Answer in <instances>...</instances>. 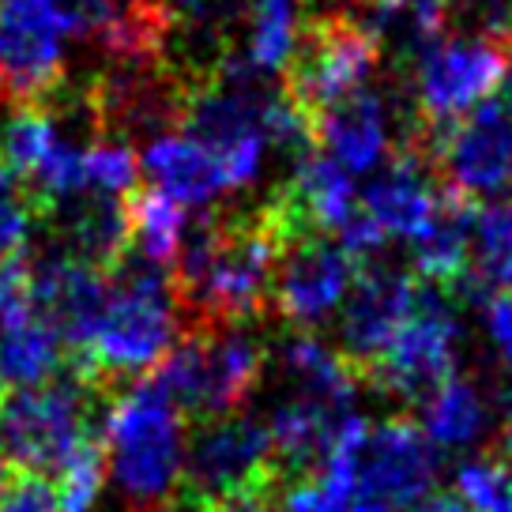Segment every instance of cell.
<instances>
[{
    "label": "cell",
    "mask_w": 512,
    "mask_h": 512,
    "mask_svg": "<svg viewBox=\"0 0 512 512\" xmlns=\"http://www.w3.org/2000/svg\"><path fill=\"white\" fill-rule=\"evenodd\" d=\"M287 241L290 230L275 204L245 219H219L204 211L189 223L170 272L181 336L241 328L253 320L272 298L275 268Z\"/></svg>",
    "instance_id": "cell-1"
},
{
    "label": "cell",
    "mask_w": 512,
    "mask_h": 512,
    "mask_svg": "<svg viewBox=\"0 0 512 512\" xmlns=\"http://www.w3.org/2000/svg\"><path fill=\"white\" fill-rule=\"evenodd\" d=\"M181 332L174 287L170 275L125 256L110 272L106 287V309L95 328L91 347L76 358H68V369H76L98 396L125 392L121 384L132 381L144 369H159V362L174 351V339Z\"/></svg>",
    "instance_id": "cell-2"
},
{
    "label": "cell",
    "mask_w": 512,
    "mask_h": 512,
    "mask_svg": "<svg viewBox=\"0 0 512 512\" xmlns=\"http://www.w3.org/2000/svg\"><path fill=\"white\" fill-rule=\"evenodd\" d=\"M102 448L128 512H166L181 479V411L155 377L125 388L102 418Z\"/></svg>",
    "instance_id": "cell-3"
},
{
    "label": "cell",
    "mask_w": 512,
    "mask_h": 512,
    "mask_svg": "<svg viewBox=\"0 0 512 512\" xmlns=\"http://www.w3.org/2000/svg\"><path fill=\"white\" fill-rule=\"evenodd\" d=\"M95 400L76 369H64L38 388H19L0 403V456L12 471L61 475L87 441H95Z\"/></svg>",
    "instance_id": "cell-4"
},
{
    "label": "cell",
    "mask_w": 512,
    "mask_h": 512,
    "mask_svg": "<svg viewBox=\"0 0 512 512\" xmlns=\"http://www.w3.org/2000/svg\"><path fill=\"white\" fill-rule=\"evenodd\" d=\"M151 377L181 411V418L211 422L238 415L245 396L264 377V351L241 328L181 336V347L166 354Z\"/></svg>",
    "instance_id": "cell-5"
},
{
    "label": "cell",
    "mask_w": 512,
    "mask_h": 512,
    "mask_svg": "<svg viewBox=\"0 0 512 512\" xmlns=\"http://www.w3.org/2000/svg\"><path fill=\"white\" fill-rule=\"evenodd\" d=\"M256 80L260 76L245 72L241 64H230L226 83L189 87L185 95L181 132H189L192 140H200L211 151L226 181V192L253 185L264 170V151H268L264 106L272 91Z\"/></svg>",
    "instance_id": "cell-6"
},
{
    "label": "cell",
    "mask_w": 512,
    "mask_h": 512,
    "mask_svg": "<svg viewBox=\"0 0 512 512\" xmlns=\"http://www.w3.org/2000/svg\"><path fill=\"white\" fill-rule=\"evenodd\" d=\"M509 64L512 38L497 34L437 38L422 49L415 57V95L426 132L433 136L490 102V95L509 80Z\"/></svg>",
    "instance_id": "cell-7"
},
{
    "label": "cell",
    "mask_w": 512,
    "mask_h": 512,
    "mask_svg": "<svg viewBox=\"0 0 512 512\" xmlns=\"http://www.w3.org/2000/svg\"><path fill=\"white\" fill-rule=\"evenodd\" d=\"M377 61L381 46L362 19L343 12L320 16L313 27H305L302 42L294 49V61L287 68V95L305 117H313L324 106L369 87Z\"/></svg>",
    "instance_id": "cell-8"
},
{
    "label": "cell",
    "mask_w": 512,
    "mask_h": 512,
    "mask_svg": "<svg viewBox=\"0 0 512 512\" xmlns=\"http://www.w3.org/2000/svg\"><path fill=\"white\" fill-rule=\"evenodd\" d=\"M460 336H464V328H460L456 309L433 290L418 294L415 313L407 317L400 336L388 343V351L366 369L362 381L373 384L377 392L422 407L448 377H456Z\"/></svg>",
    "instance_id": "cell-9"
},
{
    "label": "cell",
    "mask_w": 512,
    "mask_h": 512,
    "mask_svg": "<svg viewBox=\"0 0 512 512\" xmlns=\"http://www.w3.org/2000/svg\"><path fill=\"white\" fill-rule=\"evenodd\" d=\"M68 42L61 0H0V102L38 106L61 83Z\"/></svg>",
    "instance_id": "cell-10"
},
{
    "label": "cell",
    "mask_w": 512,
    "mask_h": 512,
    "mask_svg": "<svg viewBox=\"0 0 512 512\" xmlns=\"http://www.w3.org/2000/svg\"><path fill=\"white\" fill-rule=\"evenodd\" d=\"M437 448L411 418H388L366 433L354 471L351 512H407L430 494Z\"/></svg>",
    "instance_id": "cell-11"
},
{
    "label": "cell",
    "mask_w": 512,
    "mask_h": 512,
    "mask_svg": "<svg viewBox=\"0 0 512 512\" xmlns=\"http://www.w3.org/2000/svg\"><path fill=\"white\" fill-rule=\"evenodd\" d=\"M430 159L441 166L452 200H486L512 185V113L505 102H482L479 110L430 136Z\"/></svg>",
    "instance_id": "cell-12"
},
{
    "label": "cell",
    "mask_w": 512,
    "mask_h": 512,
    "mask_svg": "<svg viewBox=\"0 0 512 512\" xmlns=\"http://www.w3.org/2000/svg\"><path fill=\"white\" fill-rule=\"evenodd\" d=\"M415 272H403L392 264H362L354 275V287L343 302V320H339V339H343V362L351 373L366 377V369L388 351V343L400 336L407 317L415 313L418 302Z\"/></svg>",
    "instance_id": "cell-13"
},
{
    "label": "cell",
    "mask_w": 512,
    "mask_h": 512,
    "mask_svg": "<svg viewBox=\"0 0 512 512\" xmlns=\"http://www.w3.org/2000/svg\"><path fill=\"white\" fill-rule=\"evenodd\" d=\"M106 287H110V275L87 268L61 249L27 260L31 309L53 328V336L72 351V358L87 351L95 339V328L106 309Z\"/></svg>",
    "instance_id": "cell-14"
},
{
    "label": "cell",
    "mask_w": 512,
    "mask_h": 512,
    "mask_svg": "<svg viewBox=\"0 0 512 512\" xmlns=\"http://www.w3.org/2000/svg\"><path fill=\"white\" fill-rule=\"evenodd\" d=\"M354 275V256L339 241L320 234L290 238L275 268L272 302L290 324H320L347 302Z\"/></svg>",
    "instance_id": "cell-15"
},
{
    "label": "cell",
    "mask_w": 512,
    "mask_h": 512,
    "mask_svg": "<svg viewBox=\"0 0 512 512\" xmlns=\"http://www.w3.org/2000/svg\"><path fill=\"white\" fill-rule=\"evenodd\" d=\"M309 140L317 144L320 155H328L351 177L369 174L381 166L392 147L388 102L373 87L339 98L309 117Z\"/></svg>",
    "instance_id": "cell-16"
},
{
    "label": "cell",
    "mask_w": 512,
    "mask_h": 512,
    "mask_svg": "<svg viewBox=\"0 0 512 512\" xmlns=\"http://www.w3.org/2000/svg\"><path fill=\"white\" fill-rule=\"evenodd\" d=\"M279 219L287 223L290 238H305V234H328V230H343L358 211V192H354V177L336 166L328 155H320L317 147H309L298 155L294 177H290L283 200L275 204Z\"/></svg>",
    "instance_id": "cell-17"
},
{
    "label": "cell",
    "mask_w": 512,
    "mask_h": 512,
    "mask_svg": "<svg viewBox=\"0 0 512 512\" xmlns=\"http://www.w3.org/2000/svg\"><path fill=\"white\" fill-rule=\"evenodd\" d=\"M441 204H445V192L433 185L430 166L418 151H403L400 159L388 162L362 196V211L373 219L384 241H415L437 219Z\"/></svg>",
    "instance_id": "cell-18"
},
{
    "label": "cell",
    "mask_w": 512,
    "mask_h": 512,
    "mask_svg": "<svg viewBox=\"0 0 512 512\" xmlns=\"http://www.w3.org/2000/svg\"><path fill=\"white\" fill-rule=\"evenodd\" d=\"M144 174L155 181V189L177 200L181 208H208L211 200H219L226 192V181L219 174V162L211 159V151L200 140H192L189 132H162L155 140H147L140 151Z\"/></svg>",
    "instance_id": "cell-19"
},
{
    "label": "cell",
    "mask_w": 512,
    "mask_h": 512,
    "mask_svg": "<svg viewBox=\"0 0 512 512\" xmlns=\"http://www.w3.org/2000/svg\"><path fill=\"white\" fill-rule=\"evenodd\" d=\"M61 369V339L31 302L0 313V377L16 388H38Z\"/></svg>",
    "instance_id": "cell-20"
},
{
    "label": "cell",
    "mask_w": 512,
    "mask_h": 512,
    "mask_svg": "<svg viewBox=\"0 0 512 512\" xmlns=\"http://www.w3.org/2000/svg\"><path fill=\"white\" fill-rule=\"evenodd\" d=\"M76 208L64 215L61 253L76 256L80 264L110 275L128 256V211L121 200L110 196H83L72 200Z\"/></svg>",
    "instance_id": "cell-21"
},
{
    "label": "cell",
    "mask_w": 512,
    "mask_h": 512,
    "mask_svg": "<svg viewBox=\"0 0 512 512\" xmlns=\"http://www.w3.org/2000/svg\"><path fill=\"white\" fill-rule=\"evenodd\" d=\"M467 260H471V211L445 192L437 219L411 241V268L433 287H452L467 275Z\"/></svg>",
    "instance_id": "cell-22"
},
{
    "label": "cell",
    "mask_w": 512,
    "mask_h": 512,
    "mask_svg": "<svg viewBox=\"0 0 512 512\" xmlns=\"http://www.w3.org/2000/svg\"><path fill=\"white\" fill-rule=\"evenodd\" d=\"M302 31V0H253L245 57L238 64L253 76L287 72Z\"/></svg>",
    "instance_id": "cell-23"
},
{
    "label": "cell",
    "mask_w": 512,
    "mask_h": 512,
    "mask_svg": "<svg viewBox=\"0 0 512 512\" xmlns=\"http://www.w3.org/2000/svg\"><path fill=\"white\" fill-rule=\"evenodd\" d=\"M448 12H452L448 0H373L362 23L381 49L392 46L396 53L418 57L422 49L441 38Z\"/></svg>",
    "instance_id": "cell-24"
},
{
    "label": "cell",
    "mask_w": 512,
    "mask_h": 512,
    "mask_svg": "<svg viewBox=\"0 0 512 512\" xmlns=\"http://www.w3.org/2000/svg\"><path fill=\"white\" fill-rule=\"evenodd\" d=\"M125 211H128V238L136 241L140 260L155 264V268L174 264L181 245H185V234H189V211L159 189L132 192Z\"/></svg>",
    "instance_id": "cell-25"
},
{
    "label": "cell",
    "mask_w": 512,
    "mask_h": 512,
    "mask_svg": "<svg viewBox=\"0 0 512 512\" xmlns=\"http://www.w3.org/2000/svg\"><path fill=\"white\" fill-rule=\"evenodd\" d=\"M422 411V433L433 445H471L486 430V400L467 377H448L430 400L418 407Z\"/></svg>",
    "instance_id": "cell-26"
},
{
    "label": "cell",
    "mask_w": 512,
    "mask_h": 512,
    "mask_svg": "<svg viewBox=\"0 0 512 512\" xmlns=\"http://www.w3.org/2000/svg\"><path fill=\"white\" fill-rule=\"evenodd\" d=\"M471 260L479 287L512 290V204H486L471 215Z\"/></svg>",
    "instance_id": "cell-27"
},
{
    "label": "cell",
    "mask_w": 512,
    "mask_h": 512,
    "mask_svg": "<svg viewBox=\"0 0 512 512\" xmlns=\"http://www.w3.org/2000/svg\"><path fill=\"white\" fill-rule=\"evenodd\" d=\"M136 174H140V159L132 155V147L113 136L95 140L87 151V196H110V200H121L125 192L132 196Z\"/></svg>",
    "instance_id": "cell-28"
},
{
    "label": "cell",
    "mask_w": 512,
    "mask_h": 512,
    "mask_svg": "<svg viewBox=\"0 0 512 512\" xmlns=\"http://www.w3.org/2000/svg\"><path fill=\"white\" fill-rule=\"evenodd\" d=\"M102 479H106V448H102V437H95V441H87L61 471V482H57L61 512L95 509L98 494H102Z\"/></svg>",
    "instance_id": "cell-29"
},
{
    "label": "cell",
    "mask_w": 512,
    "mask_h": 512,
    "mask_svg": "<svg viewBox=\"0 0 512 512\" xmlns=\"http://www.w3.org/2000/svg\"><path fill=\"white\" fill-rule=\"evenodd\" d=\"M456 490L471 512H512V467L501 460H471L456 471Z\"/></svg>",
    "instance_id": "cell-30"
},
{
    "label": "cell",
    "mask_w": 512,
    "mask_h": 512,
    "mask_svg": "<svg viewBox=\"0 0 512 512\" xmlns=\"http://www.w3.org/2000/svg\"><path fill=\"white\" fill-rule=\"evenodd\" d=\"M34 215H38V204L27 192H16L12 185L0 189V268L27 256Z\"/></svg>",
    "instance_id": "cell-31"
},
{
    "label": "cell",
    "mask_w": 512,
    "mask_h": 512,
    "mask_svg": "<svg viewBox=\"0 0 512 512\" xmlns=\"http://www.w3.org/2000/svg\"><path fill=\"white\" fill-rule=\"evenodd\" d=\"M0 512H61L57 482L34 471H8L0 482Z\"/></svg>",
    "instance_id": "cell-32"
},
{
    "label": "cell",
    "mask_w": 512,
    "mask_h": 512,
    "mask_svg": "<svg viewBox=\"0 0 512 512\" xmlns=\"http://www.w3.org/2000/svg\"><path fill=\"white\" fill-rule=\"evenodd\" d=\"M452 8H460L479 34H497L512 38V0H448Z\"/></svg>",
    "instance_id": "cell-33"
},
{
    "label": "cell",
    "mask_w": 512,
    "mask_h": 512,
    "mask_svg": "<svg viewBox=\"0 0 512 512\" xmlns=\"http://www.w3.org/2000/svg\"><path fill=\"white\" fill-rule=\"evenodd\" d=\"M486 332L512 366V290H501L486 302Z\"/></svg>",
    "instance_id": "cell-34"
},
{
    "label": "cell",
    "mask_w": 512,
    "mask_h": 512,
    "mask_svg": "<svg viewBox=\"0 0 512 512\" xmlns=\"http://www.w3.org/2000/svg\"><path fill=\"white\" fill-rule=\"evenodd\" d=\"M407 512H471L456 494H426L418 505H411Z\"/></svg>",
    "instance_id": "cell-35"
},
{
    "label": "cell",
    "mask_w": 512,
    "mask_h": 512,
    "mask_svg": "<svg viewBox=\"0 0 512 512\" xmlns=\"http://www.w3.org/2000/svg\"><path fill=\"white\" fill-rule=\"evenodd\" d=\"M497 403H501L505 422H512V366H509V373L501 377V384H497Z\"/></svg>",
    "instance_id": "cell-36"
},
{
    "label": "cell",
    "mask_w": 512,
    "mask_h": 512,
    "mask_svg": "<svg viewBox=\"0 0 512 512\" xmlns=\"http://www.w3.org/2000/svg\"><path fill=\"white\" fill-rule=\"evenodd\" d=\"M177 4H181L185 12H192V16H211V12H215L223 0H177Z\"/></svg>",
    "instance_id": "cell-37"
},
{
    "label": "cell",
    "mask_w": 512,
    "mask_h": 512,
    "mask_svg": "<svg viewBox=\"0 0 512 512\" xmlns=\"http://www.w3.org/2000/svg\"><path fill=\"white\" fill-rule=\"evenodd\" d=\"M0 189H8V162H4V151H0Z\"/></svg>",
    "instance_id": "cell-38"
},
{
    "label": "cell",
    "mask_w": 512,
    "mask_h": 512,
    "mask_svg": "<svg viewBox=\"0 0 512 512\" xmlns=\"http://www.w3.org/2000/svg\"><path fill=\"white\" fill-rule=\"evenodd\" d=\"M8 400V381H4V377H0V403Z\"/></svg>",
    "instance_id": "cell-39"
},
{
    "label": "cell",
    "mask_w": 512,
    "mask_h": 512,
    "mask_svg": "<svg viewBox=\"0 0 512 512\" xmlns=\"http://www.w3.org/2000/svg\"><path fill=\"white\" fill-rule=\"evenodd\" d=\"M260 512H283V501H279V505H272V509H260Z\"/></svg>",
    "instance_id": "cell-40"
},
{
    "label": "cell",
    "mask_w": 512,
    "mask_h": 512,
    "mask_svg": "<svg viewBox=\"0 0 512 512\" xmlns=\"http://www.w3.org/2000/svg\"><path fill=\"white\" fill-rule=\"evenodd\" d=\"M509 91H512V64H509Z\"/></svg>",
    "instance_id": "cell-41"
}]
</instances>
